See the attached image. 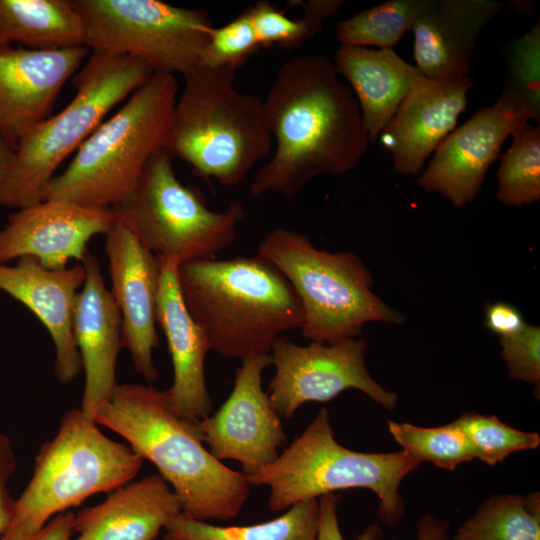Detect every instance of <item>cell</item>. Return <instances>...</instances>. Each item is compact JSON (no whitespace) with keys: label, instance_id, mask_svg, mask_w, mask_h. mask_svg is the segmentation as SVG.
I'll use <instances>...</instances> for the list:
<instances>
[{"label":"cell","instance_id":"6da1fadb","mask_svg":"<svg viewBox=\"0 0 540 540\" xmlns=\"http://www.w3.org/2000/svg\"><path fill=\"white\" fill-rule=\"evenodd\" d=\"M263 102L275 150L250 183L252 197L293 198L317 176L351 171L366 154L370 139L360 107L328 57L285 61Z\"/></svg>","mask_w":540,"mask_h":540},{"label":"cell","instance_id":"7a4b0ae2","mask_svg":"<svg viewBox=\"0 0 540 540\" xmlns=\"http://www.w3.org/2000/svg\"><path fill=\"white\" fill-rule=\"evenodd\" d=\"M95 422L120 435L156 466L177 495L184 516L205 522L228 520L245 505L250 492L245 474L209 452L194 423L173 410L164 390L118 384Z\"/></svg>","mask_w":540,"mask_h":540},{"label":"cell","instance_id":"3957f363","mask_svg":"<svg viewBox=\"0 0 540 540\" xmlns=\"http://www.w3.org/2000/svg\"><path fill=\"white\" fill-rule=\"evenodd\" d=\"M178 281L210 349L224 358L269 354L278 337L302 326V307L291 285L259 255L183 263Z\"/></svg>","mask_w":540,"mask_h":540},{"label":"cell","instance_id":"277c9868","mask_svg":"<svg viewBox=\"0 0 540 540\" xmlns=\"http://www.w3.org/2000/svg\"><path fill=\"white\" fill-rule=\"evenodd\" d=\"M236 71L199 67L184 77L164 147L225 187L239 184L273 142L263 100L236 89Z\"/></svg>","mask_w":540,"mask_h":540},{"label":"cell","instance_id":"5b68a950","mask_svg":"<svg viewBox=\"0 0 540 540\" xmlns=\"http://www.w3.org/2000/svg\"><path fill=\"white\" fill-rule=\"evenodd\" d=\"M178 89L175 75L154 73L84 141L51 179L43 200L111 209L122 203L150 158L165 147Z\"/></svg>","mask_w":540,"mask_h":540},{"label":"cell","instance_id":"8992f818","mask_svg":"<svg viewBox=\"0 0 540 540\" xmlns=\"http://www.w3.org/2000/svg\"><path fill=\"white\" fill-rule=\"evenodd\" d=\"M257 255L291 285L303 311L301 334L310 342L333 344L358 338L370 322L406 321L373 292L372 274L354 252L321 250L305 234L279 227L264 236Z\"/></svg>","mask_w":540,"mask_h":540},{"label":"cell","instance_id":"52a82bcc","mask_svg":"<svg viewBox=\"0 0 540 540\" xmlns=\"http://www.w3.org/2000/svg\"><path fill=\"white\" fill-rule=\"evenodd\" d=\"M142 464L129 445L107 437L80 408L70 409L39 449L31 480L15 500L0 540H34L55 516L131 482Z\"/></svg>","mask_w":540,"mask_h":540},{"label":"cell","instance_id":"ba28073f","mask_svg":"<svg viewBox=\"0 0 540 540\" xmlns=\"http://www.w3.org/2000/svg\"><path fill=\"white\" fill-rule=\"evenodd\" d=\"M154 74L126 55L91 52L71 78L75 96L18 144L0 192V205L20 209L43 200L60 165L84 143L108 112Z\"/></svg>","mask_w":540,"mask_h":540},{"label":"cell","instance_id":"9c48e42d","mask_svg":"<svg viewBox=\"0 0 540 540\" xmlns=\"http://www.w3.org/2000/svg\"><path fill=\"white\" fill-rule=\"evenodd\" d=\"M418 466L403 450L364 453L340 445L322 408L274 462L245 476L250 485L269 488L268 508L274 512L339 490L369 489L379 497L380 519L395 526L404 515L400 484Z\"/></svg>","mask_w":540,"mask_h":540},{"label":"cell","instance_id":"30bf717a","mask_svg":"<svg viewBox=\"0 0 540 540\" xmlns=\"http://www.w3.org/2000/svg\"><path fill=\"white\" fill-rule=\"evenodd\" d=\"M112 210L159 259L179 265L215 258L235 241L246 216L239 201L224 211L209 209L197 188L179 181L165 148L150 158L135 189Z\"/></svg>","mask_w":540,"mask_h":540},{"label":"cell","instance_id":"8fae6325","mask_svg":"<svg viewBox=\"0 0 540 540\" xmlns=\"http://www.w3.org/2000/svg\"><path fill=\"white\" fill-rule=\"evenodd\" d=\"M90 52L126 55L154 73L187 76L200 67L213 25L200 9L159 0H73Z\"/></svg>","mask_w":540,"mask_h":540},{"label":"cell","instance_id":"7c38bea8","mask_svg":"<svg viewBox=\"0 0 540 540\" xmlns=\"http://www.w3.org/2000/svg\"><path fill=\"white\" fill-rule=\"evenodd\" d=\"M366 350L362 338L298 345L284 335L278 337L269 353L275 368L267 391L271 405L281 419L288 420L307 402H327L356 389L385 409H394L398 397L372 378L365 364Z\"/></svg>","mask_w":540,"mask_h":540},{"label":"cell","instance_id":"4fadbf2b","mask_svg":"<svg viewBox=\"0 0 540 540\" xmlns=\"http://www.w3.org/2000/svg\"><path fill=\"white\" fill-rule=\"evenodd\" d=\"M269 354H252L236 370L232 392L213 414L194 423L197 433L219 461H238L248 476L274 462L287 435L262 388Z\"/></svg>","mask_w":540,"mask_h":540},{"label":"cell","instance_id":"5bb4252c","mask_svg":"<svg viewBox=\"0 0 540 540\" xmlns=\"http://www.w3.org/2000/svg\"><path fill=\"white\" fill-rule=\"evenodd\" d=\"M539 118L525 103L502 91L497 102L479 109L439 144L418 186L441 194L456 208L466 206L478 195L506 138L531 119L539 123Z\"/></svg>","mask_w":540,"mask_h":540},{"label":"cell","instance_id":"9a60e30c","mask_svg":"<svg viewBox=\"0 0 540 540\" xmlns=\"http://www.w3.org/2000/svg\"><path fill=\"white\" fill-rule=\"evenodd\" d=\"M104 248L110 292L122 320V348L128 350L136 372L153 383L159 378L153 350L159 346L156 307L160 261L116 217L105 234Z\"/></svg>","mask_w":540,"mask_h":540},{"label":"cell","instance_id":"2e32d148","mask_svg":"<svg viewBox=\"0 0 540 540\" xmlns=\"http://www.w3.org/2000/svg\"><path fill=\"white\" fill-rule=\"evenodd\" d=\"M115 220L111 208L42 200L12 213L0 228V264L24 257L56 270L70 260L82 262L87 245L105 235Z\"/></svg>","mask_w":540,"mask_h":540},{"label":"cell","instance_id":"e0dca14e","mask_svg":"<svg viewBox=\"0 0 540 540\" xmlns=\"http://www.w3.org/2000/svg\"><path fill=\"white\" fill-rule=\"evenodd\" d=\"M90 50H33L0 44V133L14 148L50 111Z\"/></svg>","mask_w":540,"mask_h":540},{"label":"cell","instance_id":"ac0fdd59","mask_svg":"<svg viewBox=\"0 0 540 540\" xmlns=\"http://www.w3.org/2000/svg\"><path fill=\"white\" fill-rule=\"evenodd\" d=\"M472 82L467 77L433 79L419 75L379 135L394 170L418 174L432 152L454 130L466 109Z\"/></svg>","mask_w":540,"mask_h":540},{"label":"cell","instance_id":"d6986e66","mask_svg":"<svg viewBox=\"0 0 540 540\" xmlns=\"http://www.w3.org/2000/svg\"><path fill=\"white\" fill-rule=\"evenodd\" d=\"M84 281L82 264L52 270L30 257L13 266L0 264V290L27 307L48 331L56 352L54 373L62 384L73 381L82 369L74 315Z\"/></svg>","mask_w":540,"mask_h":540},{"label":"cell","instance_id":"ffe728a7","mask_svg":"<svg viewBox=\"0 0 540 540\" xmlns=\"http://www.w3.org/2000/svg\"><path fill=\"white\" fill-rule=\"evenodd\" d=\"M81 263L85 281L74 315V337L85 375L80 410L95 421L118 385L116 369L122 348V320L105 285L98 259L88 251Z\"/></svg>","mask_w":540,"mask_h":540},{"label":"cell","instance_id":"44dd1931","mask_svg":"<svg viewBox=\"0 0 540 540\" xmlns=\"http://www.w3.org/2000/svg\"><path fill=\"white\" fill-rule=\"evenodd\" d=\"M159 261L156 321L166 337L173 368L172 385L164 391L173 410L196 423L210 415L212 409L205 376V360L211 349L184 304L178 281L179 264L174 260Z\"/></svg>","mask_w":540,"mask_h":540},{"label":"cell","instance_id":"7402d4cb","mask_svg":"<svg viewBox=\"0 0 540 540\" xmlns=\"http://www.w3.org/2000/svg\"><path fill=\"white\" fill-rule=\"evenodd\" d=\"M505 6L495 0H428L410 29L416 67L428 78L466 77L480 32Z\"/></svg>","mask_w":540,"mask_h":540},{"label":"cell","instance_id":"603a6c76","mask_svg":"<svg viewBox=\"0 0 540 540\" xmlns=\"http://www.w3.org/2000/svg\"><path fill=\"white\" fill-rule=\"evenodd\" d=\"M182 513L170 485L152 474L110 492L100 504L74 516L73 540H155ZM72 540V539H71Z\"/></svg>","mask_w":540,"mask_h":540},{"label":"cell","instance_id":"cb8c5ba5","mask_svg":"<svg viewBox=\"0 0 540 540\" xmlns=\"http://www.w3.org/2000/svg\"><path fill=\"white\" fill-rule=\"evenodd\" d=\"M333 64L354 91L370 142L379 137L414 80L422 74L393 49L341 45Z\"/></svg>","mask_w":540,"mask_h":540},{"label":"cell","instance_id":"d4e9b609","mask_svg":"<svg viewBox=\"0 0 540 540\" xmlns=\"http://www.w3.org/2000/svg\"><path fill=\"white\" fill-rule=\"evenodd\" d=\"M85 37L73 0H0V44L59 50L85 46Z\"/></svg>","mask_w":540,"mask_h":540},{"label":"cell","instance_id":"484cf974","mask_svg":"<svg viewBox=\"0 0 540 540\" xmlns=\"http://www.w3.org/2000/svg\"><path fill=\"white\" fill-rule=\"evenodd\" d=\"M318 499L300 502L281 516L259 524L217 526L182 513L165 526L174 540H316Z\"/></svg>","mask_w":540,"mask_h":540},{"label":"cell","instance_id":"4316f807","mask_svg":"<svg viewBox=\"0 0 540 540\" xmlns=\"http://www.w3.org/2000/svg\"><path fill=\"white\" fill-rule=\"evenodd\" d=\"M453 540H540L539 493L489 497Z\"/></svg>","mask_w":540,"mask_h":540},{"label":"cell","instance_id":"83f0119b","mask_svg":"<svg viewBox=\"0 0 540 540\" xmlns=\"http://www.w3.org/2000/svg\"><path fill=\"white\" fill-rule=\"evenodd\" d=\"M512 135L497 172V199L521 207L540 199V127L525 122Z\"/></svg>","mask_w":540,"mask_h":540},{"label":"cell","instance_id":"f1b7e54d","mask_svg":"<svg viewBox=\"0 0 540 540\" xmlns=\"http://www.w3.org/2000/svg\"><path fill=\"white\" fill-rule=\"evenodd\" d=\"M427 1L389 0L359 12L337 24V39L341 45L393 49L411 29Z\"/></svg>","mask_w":540,"mask_h":540},{"label":"cell","instance_id":"f546056e","mask_svg":"<svg viewBox=\"0 0 540 540\" xmlns=\"http://www.w3.org/2000/svg\"><path fill=\"white\" fill-rule=\"evenodd\" d=\"M342 4L341 0L293 2L294 6H300L304 11L303 17L298 19L289 18L268 1H259L246 11L260 47L275 45L289 49L315 36Z\"/></svg>","mask_w":540,"mask_h":540},{"label":"cell","instance_id":"4dcf8cb0","mask_svg":"<svg viewBox=\"0 0 540 540\" xmlns=\"http://www.w3.org/2000/svg\"><path fill=\"white\" fill-rule=\"evenodd\" d=\"M392 438L414 461L454 470L473 460L467 438L455 421L437 427H420L406 422H388Z\"/></svg>","mask_w":540,"mask_h":540},{"label":"cell","instance_id":"1f68e13d","mask_svg":"<svg viewBox=\"0 0 540 540\" xmlns=\"http://www.w3.org/2000/svg\"><path fill=\"white\" fill-rule=\"evenodd\" d=\"M455 422L464 432L473 458L491 466L512 453L536 449L540 444L538 433L515 429L496 415L463 413Z\"/></svg>","mask_w":540,"mask_h":540},{"label":"cell","instance_id":"d6a6232c","mask_svg":"<svg viewBox=\"0 0 540 540\" xmlns=\"http://www.w3.org/2000/svg\"><path fill=\"white\" fill-rule=\"evenodd\" d=\"M503 91L518 97L540 113L539 22L510 46Z\"/></svg>","mask_w":540,"mask_h":540},{"label":"cell","instance_id":"836d02e7","mask_svg":"<svg viewBox=\"0 0 540 540\" xmlns=\"http://www.w3.org/2000/svg\"><path fill=\"white\" fill-rule=\"evenodd\" d=\"M260 48L251 19L244 11L220 27H213L203 51L200 67L237 69Z\"/></svg>","mask_w":540,"mask_h":540},{"label":"cell","instance_id":"e575fe53","mask_svg":"<svg viewBox=\"0 0 540 540\" xmlns=\"http://www.w3.org/2000/svg\"><path fill=\"white\" fill-rule=\"evenodd\" d=\"M501 357L509 377L540 384V327L526 324L517 334L500 338Z\"/></svg>","mask_w":540,"mask_h":540},{"label":"cell","instance_id":"d590c367","mask_svg":"<svg viewBox=\"0 0 540 540\" xmlns=\"http://www.w3.org/2000/svg\"><path fill=\"white\" fill-rule=\"evenodd\" d=\"M338 501L339 496L334 493L318 499L319 521L316 540H344L337 516ZM382 536V530L377 524H374L359 535L358 540H379Z\"/></svg>","mask_w":540,"mask_h":540},{"label":"cell","instance_id":"8d00e7d4","mask_svg":"<svg viewBox=\"0 0 540 540\" xmlns=\"http://www.w3.org/2000/svg\"><path fill=\"white\" fill-rule=\"evenodd\" d=\"M16 456L10 438L0 432V537L12 519L15 500L9 494L8 481L16 469Z\"/></svg>","mask_w":540,"mask_h":540},{"label":"cell","instance_id":"74e56055","mask_svg":"<svg viewBox=\"0 0 540 540\" xmlns=\"http://www.w3.org/2000/svg\"><path fill=\"white\" fill-rule=\"evenodd\" d=\"M526 324L520 310L510 303L497 301L486 305L484 325L500 338L519 333Z\"/></svg>","mask_w":540,"mask_h":540},{"label":"cell","instance_id":"f35d334b","mask_svg":"<svg viewBox=\"0 0 540 540\" xmlns=\"http://www.w3.org/2000/svg\"><path fill=\"white\" fill-rule=\"evenodd\" d=\"M75 513L66 511L52 518L34 540H71Z\"/></svg>","mask_w":540,"mask_h":540},{"label":"cell","instance_id":"ab89813d","mask_svg":"<svg viewBox=\"0 0 540 540\" xmlns=\"http://www.w3.org/2000/svg\"><path fill=\"white\" fill-rule=\"evenodd\" d=\"M416 540H449V522L431 514H423L416 525Z\"/></svg>","mask_w":540,"mask_h":540},{"label":"cell","instance_id":"60d3db41","mask_svg":"<svg viewBox=\"0 0 540 540\" xmlns=\"http://www.w3.org/2000/svg\"><path fill=\"white\" fill-rule=\"evenodd\" d=\"M15 149L0 133V192L13 160ZM1 208V205H0Z\"/></svg>","mask_w":540,"mask_h":540},{"label":"cell","instance_id":"b9f144b4","mask_svg":"<svg viewBox=\"0 0 540 540\" xmlns=\"http://www.w3.org/2000/svg\"><path fill=\"white\" fill-rule=\"evenodd\" d=\"M162 540H174L173 538H171L168 534H165L162 538Z\"/></svg>","mask_w":540,"mask_h":540}]
</instances>
